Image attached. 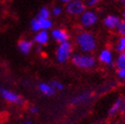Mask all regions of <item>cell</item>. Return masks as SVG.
<instances>
[{
	"instance_id": "cell-14",
	"label": "cell",
	"mask_w": 125,
	"mask_h": 124,
	"mask_svg": "<svg viewBox=\"0 0 125 124\" xmlns=\"http://www.w3.org/2000/svg\"><path fill=\"white\" fill-rule=\"evenodd\" d=\"M122 106H123V99L122 98H118L117 100L114 102V104L111 106V108L109 110V115L117 114L122 109Z\"/></svg>"
},
{
	"instance_id": "cell-28",
	"label": "cell",
	"mask_w": 125,
	"mask_h": 124,
	"mask_svg": "<svg viewBox=\"0 0 125 124\" xmlns=\"http://www.w3.org/2000/svg\"><path fill=\"white\" fill-rule=\"evenodd\" d=\"M24 124H33V122L32 121H26V122H24Z\"/></svg>"
},
{
	"instance_id": "cell-13",
	"label": "cell",
	"mask_w": 125,
	"mask_h": 124,
	"mask_svg": "<svg viewBox=\"0 0 125 124\" xmlns=\"http://www.w3.org/2000/svg\"><path fill=\"white\" fill-rule=\"evenodd\" d=\"M39 90L45 96H53L55 94V90L50 83H39Z\"/></svg>"
},
{
	"instance_id": "cell-2",
	"label": "cell",
	"mask_w": 125,
	"mask_h": 124,
	"mask_svg": "<svg viewBox=\"0 0 125 124\" xmlns=\"http://www.w3.org/2000/svg\"><path fill=\"white\" fill-rule=\"evenodd\" d=\"M71 62L78 68L82 69H90L97 63L96 57L92 54L86 53H75L71 56Z\"/></svg>"
},
{
	"instance_id": "cell-27",
	"label": "cell",
	"mask_w": 125,
	"mask_h": 124,
	"mask_svg": "<svg viewBox=\"0 0 125 124\" xmlns=\"http://www.w3.org/2000/svg\"><path fill=\"white\" fill-rule=\"evenodd\" d=\"M59 1H60L61 3H63V4H67L68 2H70V1H72V0H59Z\"/></svg>"
},
{
	"instance_id": "cell-9",
	"label": "cell",
	"mask_w": 125,
	"mask_h": 124,
	"mask_svg": "<svg viewBox=\"0 0 125 124\" xmlns=\"http://www.w3.org/2000/svg\"><path fill=\"white\" fill-rule=\"evenodd\" d=\"M0 95H1V97L5 101H7L9 103L16 104V105H21L23 103L21 96H18L17 94H15V93H13L12 91H9L7 89H4V88L0 89Z\"/></svg>"
},
{
	"instance_id": "cell-29",
	"label": "cell",
	"mask_w": 125,
	"mask_h": 124,
	"mask_svg": "<svg viewBox=\"0 0 125 124\" xmlns=\"http://www.w3.org/2000/svg\"><path fill=\"white\" fill-rule=\"evenodd\" d=\"M8 1H11V0H8Z\"/></svg>"
},
{
	"instance_id": "cell-7",
	"label": "cell",
	"mask_w": 125,
	"mask_h": 124,
	"mask_svg": "<svg viewBox=\"0 0 125 124\" xmlns=\"http://www.w3.org/2000/svg\"><path fill=\"white\" fill-rule=\"evenodd\" d=\"M50 37H51L55 42H57L58 44L69 41V33H68L65 29H62V28L52 29L51 33H50Z\"/></svg>"
},
{
	"instance_id": "cell-6",
	"label": "cell",
	"mask_w": 125,
	"mask_h": 124,
	"mask_svg": "<svg viewBox=\"0 0 125 124\" xmlns=\"http://www.w3.org/2000/svg\"><path fill=\"white\" fill-rule=\"evenodd\" d=\"M31 30L34 33H38L40 31H50L53 28V21L51 18H38L35 17L31 21Z\"/></svg>"
},
{
	"instance_id": "cell-17",
	"label": "cell",
	"mask_w": 125,
	"mask_h": 124,
	"mask_svg": "<svg viewBox=\"0 0 125 124\" xmlns=\"http://www.w3.org/2000/svg\"><path fill=\"white\" fill-rule=\"evenodd\" d=\"M114 64L117 69H121V68H125V52L119 53L118 56L116 57Z\"/></svg>"
},
{
	"instance_id": "cell-24",
	"label": "cell",
	"mask_w": 125,
	"mask_h": 124,
	"mask_svg": "<svg viewBox=\"0 0 125 124\" xmlns=\"http://www.w3.org/2000/svg\"><path fill=\"white\" fill-rule=\"evenodd\" d=\"M30 111H31V113H33V114H37L39 112V109L37 108V107H31V109H30Z\"/></svg>"
},
{
	"instance_id": "cell-3",
	"label": "cell",
	"mask_w": 125,
	"mask_h": 124,
	"mask_svg": "<svg viewBox=\"0 0 125 124\" xmlns=\"http://www.w3.org/2000/svg\"><path fill=\"white\" fill-rule=\"evenodd\" d=\"M72 52H73V46L69 41L60 43L57 46V48H56V52H55L56 60L59 63H65L69 59H71Z\"/></svg>"
},
{
	"instance_id": "cell-20",
	"label": "cell",
	"mask_w": 125,
	"mask_h": 124,
	"mask_svg": "<svg viewBox=\"0 0 125 124\" xmlns=\"http://www.w3.org/2000/svg\"><path fill=\"white\" fill-rule=\"evenodd\" d=\"M102 0H85L84 3L86 5V8H94L96 7V6H98L100 3H101Z\"/></svg>"
},
{
	"instance_id": "cell-4",
	"label": "cell",
	"mask_w": 125,
	"mask_h": 124,
	"mask_svg": "<svg viewBox=\"0 0 125 124\" xmlns=\"http://www.w3.org/2000/svg\"><path fill=\"white\" fill-rule=\"evenodd\" d=\"M78 17H79V23L83 28H92L96 26L99 21V14L92 8L89 9L86 8L82 13V15H79Z\"/></svg>"
},
{
	"instance_id": "cell-15",
	"label": "cell",
	"mask_w": 125,
	"mask_h": 124,
	"mask_svg": "<svg viewBox=\"0 0 125 124\" xmlns=\"http://www.w3.org/2000/svg\"><path fill=\"white\" fill-rule=\"evenodd\" d=\"M90 97H91L90 93H83V94H79V95H77L76 97H74L72 99V104H74V105L82 104V103L89 100Z\"/></svg>"
},
{
	"instance_id": "cell-12",
	"label": "cell",
	"mask_w": 125,
	"mask_h": 124,
	"mask_svg": "<svg viewBox=\"0 0 125 124\" xmlns=\"http://www.w3.org/2000/svg\"><path fill=\"white\" fill-rule=\"evenodd\" d=\"M34 46V42L31 40L27 39H22L21 41H18L17 43V48L22 54H29L33 49Z\"/></svg>"
},
{
	"instance_id": "cell-22",
	"label": "cell",
	"mask_w": 125,
	"mask_h": 124,
	"mask_svg": "<svg viewBox=\"0 0 125 124\" xmlns=\"http://www.w3.org/2000/svg\"><path fill=\"white\" fill-rule=\"evenodd\" d=\"M50 84L53 86L55 91H56V90H58V91L63 90V84H62L61 83H59V82H57V80H53V82L50 83Z\"/></svg>"
},
{
	"instance_id": "cell-23",
	"label": "cell",
	"mask_w": 125,
	"mask_h": 124,
	"mask_svg": "<svg viewBox=\"0 0 125 124\" xmlns=\"http://www.w3.org/2000/svg\"><path fill=\"white\" fill-rule=\"evenodd\" d=\"M117 76L122 80H125V68H121V69H117Z\"/></svg>"
},
{
	"instance_id": "cell-5",
	"label": "cell",
	"mask_w": 125,
	"mask_h": 124,
	"mask_svg": "<svg viewBox=\"0 0 125 124\" xmlns=\"http://www.w3.org/2000/svg\"><path fill=\"white\" fill-rule=\"evenodd\" d=\"M86 9L83 0H72L65 4V12L70 16H79Z\"/></svg>"
},
{
	"instance_id": "cell-19",
	"label": "cell",
	"mask_w": 125,
	"mask_h": 124,
	"mask_svg": "<svg viewBox=\"0 0 125 124\" xmlns=\"http://www.w3.org/2000/svg\"><path fill=\"white\" fill-rule=\"evenodd\" d=\"M50 10H51V15H53V16H60L62 14V12H63V8H62L60 5H55L54 7Z\"/></svg>"
},
{
	"instance_id": "cell-10",
	"label": "cell",
	"mask_w": 125,
	"mask_h": 124,
	"mask_svg": "<svg viewBox=\"0 0 125 124\" xmlns=\"http://www.w3.org/2000/svg\"><path fill=\"white\" fill-rule=\"evenodd\" d=\"M98 60L101 62V63L105 64V65H108L111 66L114 64V54L113 51L109 48H104L102 49L99 53V56H98Z\"/></svg>"
},
{
	"instance_id": "cell-26",
	"label": "cell",
	"mask_w": 125,
	"mask_h": 124,
	"mask_svg": "<svg viewBox=\"0 0 125 124\" xmlns=\"http://www.w3.org/2000/svg\"><path fill=\"white\" fill-rule=\"evenodd\" d=\"M121 18H122V21H125V7L123 8L122 10V14H121Z\"/></svg>"
},
{
	"instance_id": "cell-25",
	"label": "cell",
	"mask_w": 125,
	"mask_h": 124,
	"mask_svg": "<svg viewBox=\"0 0 125 124\" xmlns=\"http://www.w3.org/2000/svg\"><path fill=\"white\" fill-rule=\"evenodd\" d=\"M118 4H120L121 6H123V7H125V0H116Z\"/></svg>"
},
{
	"instance_id": "cell-21",
	"label": "cell",
	"mask_w": 125,
	"mask_h": 124,
	"mask_svg": "<svg viewBox=\"0 0 125 124\" xmlns=\"http://www.w3.org/2000/svg\"><path fill=\"white\" fill-rule=\"evenodd\" d=\"M116 32L119 36H125V21H121L120 24L118 26L116 30Z\"/></svg>"
},
{
	"instance_id": "cell-16",
	"label": "cell",
	"mask_w": 125,
	"mask_h": 124,
	"mask_svg": "<svg viewBox=\"0 0 125 124\" xmlns=\"http://www.w3.org/2000/svg\"><path fill=\"white\" fill-rule=\"evenodd\" d=\"M115 51L118 52V54L125 52V36H119L115 44Z\"/></svg>"
},
{
	"instance_id": "cell-11",
	"label": "cell",
	"mask_w": 125,
	"mask_h": 124,
	"mask_svg": "<svg viewBox=\"0 0 125 124\" xmlns=\"http://www.w3.org/2000/svg\"><path fill=\"white\" fill-rule=\"evenodd\" d=\"M50 35L48 33V31H40V32L36 33L34 37V42L37 43L39 46H44L49 42Z\"/></svg>"
},
{
	"instance_id": "cell-1",
	"label": "cell",
	"mask_w": 125,
	"mask_h": 124,
	"mask_svg": "<svg viewBox=\"0 0 125 124\" xmlns=\"http://www.w3.org/2000/svg\"><path fill=\"white\" fill-rule=\"evenodd\" d=\"M75 44L83 53L91 54L97 49V39L90 31H82L75 37Z\"/></svg>"
},
{
	"instance_id": "cell-18",
	"label": "cell",
	"mask_w": 125,
	"mask_h": 124,
	"mask_svg": "<svg viewBox=\"0 0 125 124\" xmlns=\"http://www.w3.org/2000/svg\"><path fill=\"white\" fill-rule=\"evenodd\" d=\"M51 16V10H50L46 6H43V7L40 8V10L38 11V14H37L36 17L38 18H50Z\"/></svg>"
},
{
	"instance_id": "cell-8",
	"label": "cell",
	"mask_w": 125,
	"mask_h": 124,
	"mask_svg": "<svg viewBox=\"0 0 125 124\" xmlns=\"http://www.w3.org/2000/svg\"><path fill=\"white\" fill-rule=\"evenodd\" d=\"M122 18L117 15V14H108L104 17L103 20V24L106 29L110 31H116L118 26L120 24Z\"/></svg>"
}]
</instances>
